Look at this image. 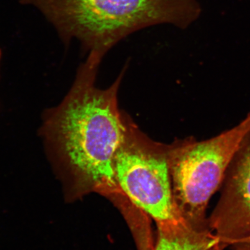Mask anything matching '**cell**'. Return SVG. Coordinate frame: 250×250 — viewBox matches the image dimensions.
I'll use <instances>...</instances> for the list:
<instances>
[{
  "instance_id": "5b68a950",
  "label": "cell",
  "mask_w": 250,
  "mask_h": 250,
  "mask_svg": "<svg viewBox=\"0 0 250 250\" xmlns=\"http://www.w3.org/2000/svg\"><path fill=\"white\" fill-rule=\"evenodd\" d=\"M220 189L208 226L225 248L236 249L250 238V129L237 148Z\"/></svg>"
},
{
  "instance_id": "8992f818",
  "label": "cell",
  "mask_w": 250,
  "mask_h": 250,
  "mask_svg": "<svg viewBox=\"0 0 250 250\" xmlns=\"http://www.w3.org/2000/svg\"><path fill=\"white\" fill-rule=\"evenodd\" d=\"M153 250H224L225 247L210 229H200L184 221L157 225Z\"/></svg>"
},
{
  "instance_id": "ba28073f",
  "label": "cell",
  "mask_w": 250,
  "mask_h": 250,
  "mask_svg": "<svg viewBox=\"0 0 250 250\" xmlns=\"http://www.w3.org/2000/svg\"><path fill=\"white\" fill-rule=\"evenodd\" d=\"M1 51L0 49V65H1Z\"/></svg>"
},
{
  "instance_id": "277c9868",
  "label": "cell",
  "mask_w": 250,
  "mask_h": 250,
  "mask_svg": "<svg viewBox=\"0 0 250 250\" xmlns=\"http://www.w3.org/2000/svg\"><path fill=\"white\" fill-rule=\"evenodd\" d=\"M113 170L121 193L156 225L186 221L172 194L169 146L149 139L126 117L124 136L113 158Z\"/></svg>"
},
{
  "instance_id": "52a82bcc",
  "label": "cell",
  "mask_w": 250,
  "mask_h": 250,
  "mask_svg": "<svg viewBox=\"0 0 250 250\" xmlns=\"http://www.w3.org/2000/svg\"><path fill=\"white\" fill-rule=\"evenodd\" d=\"M234 250H250V238L245 241L243 244L236 248Z\"/></svg>"
},
{
  "instance_id": "7a4b0ae2",
  "label": "cell",
  "mask_w": 250,
  "mask_h": 250,
  "mask_svg": "<svg viewBox=\"0 0 250 250\" xmlns=\"http://www.w3.org/2000/svg\"><path fill=\"white\" fill-rule=\"evenodd\" d=\"M41 11L61 40L104 57L126 36L152 26L186 29L199 18L197 0H21Z\"/></svg>"
},
{
  "instance_id": "6da1fadb",
  "label": "cell",
  "mask_w": 250,
  "mask_h": 250,
  "mask_svg": "<svg viewBox=\"0 0 250 250\" xmlns=\"http://www.w3.org/2000/svg\"><path fill=\"white\" fill-rule=\"evenodd\" d=\"M104 56L90 52L78 67L68 93L47 113L42 127L54 165L69 199L91 192L113 198L121 193L113 175V158L125 131L118 93L127 68L107 88L96 85Z\"/></svg>"
},
{
  "instance_id": "3957f363",
  "label": "cell",
  "mask_w": 250,
  "mask_h": 250,
  "mask_svg": "<svg viewBox=\"0 0 250 250\" xmlns=\"http://www.w3.org/2000/svg\"><path fill=\"white\" fill-rule=\"evenodd\" d=\"M250 129V113L239 124L205 141L193 138L169 145V165L174 202L193 228L209 229L207 208L223 183L242 139Z\"/></svg>"
}]
</instances>
